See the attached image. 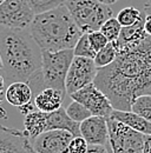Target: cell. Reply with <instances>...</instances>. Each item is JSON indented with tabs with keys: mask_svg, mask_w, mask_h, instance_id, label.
Returning a JSON list of instances; mask_svg holds the SVG:
<instances>
[{
	"mask_svg": "<svg viewBox=\"0 0 151 153\" xmlns=\"http://www.w3.org/2000/svg\"><path fill=\"white\" fill-rule=\"evenodd\" d=\"M93 82L109 97L114 110L131 111L136 98L151 94V36L118 51L112 64L98 68Z\"/></svg>",
	"mask_w": 151,
	"mask_h": 153,
	"instance_id": "6da1fadb",
	"label": "cell"
},
{
	"mask_svg": "<svg viewBox=\"0 0 151 153\" xmlns=\"http://www.w3.org/2000/svg\"><path fill=\"white\" fill-rule=\"evenodd\" d=\"M0 54L5 81H28L41 68L43 51L28 28H4L0 32Z\"/></svg>",
	"mask_w": 151,
	"mask_h": 153,
	"instance_id": "7a4b0ae2",
	"label": "cell"
},
{
	"mask_svg": "<svg viewBox=\"0 0 151 153\" xmlns=\"http://www.w3.org/2000/svg\"><path fill=\"white\" fill-rule=\"evenodd\" d=\"M28 30L41 51L51 52L75 48L84 34L66 5L36 14Z\"/></svg>",
	"mask_w": 151,
	"mask_h": 153,
	"instance_id": "3957f363",
	"label": "cell"
},
{
	"mask_svg": "<svg viewBox=\"0 0 151 153\" xmlns=\"http://www.w3.org/2000/svg\"><path fill=\"white\" fill-rule=\"evenodd\" d=\"M24 127L26 134L32 140L51 130H66L73 135H80V124L72 120L63 107L53 112L32 111L25 115Z\"/></svg>",
	"mask_w": 151,
	"mask_h": 153,
	"instance_id": "277c9868",
	"label": "cell"
},
{
	"mask_svg": "<svg viewBox=\"0 0 151 153\" xmlns=\"http://www.w3.org/2000/svg\"><path fill=\"white\" fill-rule=\"evenodd\" d=\"M65 5L83 33L99 31L102 25L113 16L109 5L98 0H66Z\"/></svg>",
	"mask_w": 151,
	"mask_h": 153,
	"instance_id": "5b68a950",
	"label": "cell"
},
{
	"mask_svg": "<svg viewBox=\"0 0 151 153\" xmlns=\"http://www.w3.org/2000/svg\"><path fill=\"white\" fill-rule=\"evenodd\" d=\"M73 58V48L56 52L43 51V62L40 72L44 86L53 87L66 93L65 81Z\"/></svg>",
	"mask_w": 151,
	"mask_h": 153,
	"instance_id": "8992f818",
	"label": "cell"
},
{
	"mask_svg": "<svg viewBox=\"0 0 151 153\" xmlns=\"http://www.w3.org/2000/svg\"><path fill=\"white\" fill-rule=\"evenodd\" d=\"M109 145L112 153H143L144 134L132 130L125 124L108 118Z\"/></svg>",
	"mask_w": 151,
	"mask_h": 153,
	"instance_id": "52a82bcc",
	"label": "cell"
},
{
	"mask_svg": "<svg viewBox=\"0 0 151 153\" xmlns=\"http://www.w3.org/2000/svg\"><path fill=\"white\" fill-rule=\"evenodd\" d=\"M34 17L30 0H5L0 5V25L4 28H28Z\"/></svg>",
	"mask_w": 151,
	"mask_h": 153,
	"instance_id": "ba28073f",
	"label": "cell"
},
{
	"mask_svg": "<svg viewBox=\"0 0 151 153\" xmlns=\"http://www.w3.org/2000/svg\"><path fill=\"white\" fill-rule=\"evenodd\" d=\"M97 72L98 67L96 66L93 59L75 56L66 76V94L71 96L78 90L87 86L89 84H92L96 79Z\"/></svg>",
	"mask_w": 151,
	"mask_h": 153,
	"instance_id": "9c48e42d",
	"label": "cell"
},
{
	"mask_svg": "<svg viewBox=\"0 0 151 153\" xmlns=\"http://www.w3.org/2000/svg\"><path fill=\"white\" fill-rule=\"evenodd\" d=\"M70 98L87 107V110L92 113V115L110 118L114 110L109 97L100 88H98L94 85V82L78 90L77 92L72 93Z\"/></svg>",
	"mask_w": 151,
	"mask_h": 153,
	"instance_id": "30bf717a",
	"label": "cell"
},
{
	"mask_svg": "<svg viewBox=\"0 0 151 153\" xmlns=\"http://www.w3.org/2000/svg\"><path fill=\"white\" fill-rule=\"evenodd\" d=\"M75 135L66 130H51L32 140L36 153H70L69 145Z\"/></svg>",
	"mask_w": 151,
	"mask_h": 153,
	"instance_id": "8fae6325",
	"label": "cell"
},
{
	"mask_svg": "<svg viewBox=\"0 0 151 153\" xmlns=\"http://www.w3.org/2000/svg\"><path fill=\"white\" fill-rule=\"evenodd\" d=\"M0 153H36L32 141L25 133L16 128L0 125Z\"/></svg>",
	"mask_w": 151,
	"mask_h": 153,
	"instance_id": "7c38bea8",
	"label": "cell"
},
{
	"mask_svg": "<svg viewBox=\"0 0 151 153\" xmlns=\"http://www.w3.org/2000/svg\"><path fill=\"white\" fill-rule=\"evenodd\" d=\"M80 135L87 141L89 145H102L109 144V127L108 118L91 115L83 123H80Z\"/></svg>",
	"mask_w": 151,
	"mask_h": 153,
	"instance_id": "4fadbf2b",
	"label": "cell"
},
{
	"mask_svg": "<svg viewBox=\"0 0 151 153\" xmlns=\"http://www.w3.org/2000/svg\"><path fill=\"white\" fill-rule=\"evenodd\" d=\"M144 19H145V17L132 26H126V27L122 28L119 38L116 41H113V45L116 46L117 51L136 46L148 37V34L144 30Z\"/></svg>",
	"mask_w": 151,
	"mask_h": 153,
	"instance_id": "5bb4252c",
	"label": "cell"
},
{
	"mask_svg": "<svg viewBox=\"0 0 151 153\" xmlns=\"http://www.w3.org/2000/svg\"><path fill=\"white\" fill-rule=\"evenodd\" d=\"M65 92L53 87H45L34 96V105L37 110L43 112H53L61 107Z\"/></svg>",
	"mask_w": 151,
	"mask_h": 153,
	"instance_id": "9a60e30c",
	"label": "cell"
},
{
	"mask_svg": "<svg viewBox=\"0 0 151 153\" xmlns=\"http://www.w3.org/2000/svg\"><path fill=\"white\" fill-rule=\"evenodd\" d=\"M5 98L6 101L14 106V107H21L31 101H33L34 94L26 81H14L8 85V87L5 91Z\"/></svg>",
	"mask_w": 151,
	"mask_h": 153,
	"instance_id": "2e32d148",
	"label": "cell"
},
{
	"mask_svg": "<svg viewBox=\"0 0 151 153\" xmlns=\"http://www.w3.org/2000/svg\"><path fill=\"white\" fill-rule=\"evenodd\" d=\"M110 118L116 119L126 126L131 127L132 130L141 132L144 135L151 134V123L149 120L144 119L143 117L135 113L133 111H120V110H113L112 114Z\"/></svg>",
	"mask_w": 151,
	"mask_h": 153,
	"instance_id": "e0dca14e",
	"label": "cell"
},
{
	"mask_svg": "<svg viewBox=\"0 0 151 153\" xmlns=\"http://www.w3.org/2000/svg\"><path fill=\"white\" fill-rule=\"evenodd\" d=\"M117 54H118V51H117L116 46L113 45V42H109L105 47H103L102 50H99L96 53V56L93 58L94 64L98 68L109 66L110 64H112L116 60Z\"/></svg>",
	"mask_w": 151,
	"mask_h": 153,
	"instance_id": "ac0fdd59",
	"label": "cell"
},
{
	"mask_svg": "<svg viewBox=\"0 0 151 153\" xmlns=\"http://www.w3.org/2000/svg\"><path fill=\"white\" fill-rule=\"evenodd\" d=\"M116 18L123 27H126V26H132L137 24L139 20L144 18V16L141 13L138 8L130 6V7H124L123 10H120Z\"/></svg>",
	"mask_w": 151,
	"mask_h": 153,
	"instance_id": "d6986e66",
	"label": "cell"
},
{
	"mask_svg": "<svg viewBox=\"0 0 151 153\" xmlns=\"http://www.w3.org/2000/svg\"><path fill=\"white\" fill-rule=\"evenodd\" d=\"M131 111L151 123V94H143L135 99Z\"/></svg>",
	"mask_w": 151,
	"mask_h": 153,
	"instance_id": "ffe728a7",
	"label": "cell"
},
{
	"mask_svg": "<svg viewBox=\"0 0 151 153\" xmlns=\"http://www.w3.org/2000/svg\"><path fill=\"white\" fill-rule=\"evenodd\" d=\"M65 110H66L67 115L72 120H75V121L79 123V124L83 123L84 120H86L87 118H90L92 115V113L87 110V107H85L83 104H80V102H78L76 100H73L72 102H70Z\"/></svg>",
	"mask_w": 151,
	"mask_h": 153,
	"instance_id": "44dd1931",
	"label": "cell"
},
{
	"mask_svg": "<svg viewBox=\"0 0 151 153\" xmlns=\"http://www.w3.org/2000/svg\"><path fill=\"white\" fill-rule=\"evenodd\" d=\"M123 26L119 24V21L117 20V18H110L109 20H106L102 27H100V32L108 38V40L110 42L116 41L117 39L119 38L120 31H122Z\"/></svg>",
	"mask_w": 151,
	"mask_h": 153,
	"instance_id": "7402d4cb",
	"label": "cell"
},
{
	"mask_svg": "<svg viewBox=\"0 0 151 153\" xmlns=\"http://www.w3.org/2000/svg\"><path fill=\"white\" fill-rule=\"evenodd\" d=\"M73 52H75V56H78V57H86L91 58V59L94 58L97 52L93 50V47H92V45L89 40V34L87 33H84L80 37L78 42L76 44Z\"/></svg>",
	"mask_w": 151,
	"mask_h": 153,
	"instance_id": "603a6c76",
	"label": "cell"
},
{
	"mask_svg": "<svg viewBox=\"0 0 151 153\" xmlns=\"http://www.w3.org/2000/svg\"><path fill=\"white\" fill-rule=\"evenodd\" d=\"M65 2L66 0H30V4L36 14L55 10L59 6L65 5Z\"/></svg>",
	"mask_w": 151,
	"mask_h": 153,
	"instance_id": "cb8c5ba5",
	"label": "cell"
},
{
	"mask_svg": "<svg viewBox=\"0 0 151 153\" xmlns=\"http://www.w3.org/2000/svg\"><path fill=\"white\" fill-rule=\"evenodd\" d=\"M89 34V40L93 47V50L96 52H98L99 50H102L103 47H105L110 41L108 40V38L99 31H93L91 33H87Z\"/></svg>",
	"mask_w": 151,
	"mask_h": 153,
	"instance_id": "d4e9b609",
	"label": "cell"
},
{
	"mask_svg": "<svg viewBox=\"0 0 151 153\" xmlns=\"http://www.w3.org/2000/svg\"><path fill=\"white\" fill-rule=\"evenodd\" d=\"M87 150H89V144L81 135H75L69 145L70 153H86Z\"/></svg>",
	"mask_w": 151,
	"mask_h": 153,
	"instance_id": "484cf974",
	"label": "cell"
},
{
	"mask_svg": "<svg viewBox=\"0 0 151 153\" xmlns=\"http://www.w3.org/2000/svg\"><path fill=\"white\" fill-rule=\"evenodd\" d=\"M86 153H108L106 146L102 145H89V150Z\"/></svg>",
	"mask_w": 151,
	"mask_h": 153,
	"instance_id": "4316f807",
	"label": "cell"
},
{
	"mask_svg": "<svg viewBox=\"0 0 151 153\" xmlns=\"http://www.w3.org/2000/svg\"><path fill=\"white\" fill-rule=\"evenodd\" d=\"M143 153H151V134L144 135V147Z\"/></svg>",
	"mask_w": 151,
	"mask_h": 153,
	"instance_id": "83f0119b",
	"label": "cell"
},
{
	"mask_svg": "<svg viewBox=\"0 0 151 153\" xmlns=\"http://www.w3.org/2000/svg\"><path fill=\"white\" fill-rule=\"evenodd\" d=\"M144 30L147 32L148 36H151V17L149 16H145V19H144Z\"/></svg>",
	"mask_w": 151,
	"mask_h": 153,
	"instance_id": "f1b7e54d",
	"label": "cell"
},
{
	"mask_svg": "<svg viewBox=\"0 0 151 153\" xmlns=\"http://www.w3.org/2000/svg\"><path fill=\"white\" fill-rule=\"evenodd\" d=\"M143 12L144 16H149L151 17V0H145L143 4Z\"/></svg>",
	"mask_w": 151,
	"mask_h": 153,
	"instance_id": "f546056e",
	"label": "cell"
},
{
	"mask_svg": "<svg viewBox=\"0 0 151 153\" xmlns=\"http://www.w3.org/2000/svg\"><path fill=\"white\" fill-rule=\"evenodd\" d=\"M4 90H5V78H4V76L0 73V97H1V94H2Z\"/></svg>",
	"mask_w": 151,
	"mask_h": 153,
	"instance_id": "4dcf8cb0",
	"label": "cell"
},
{
	"mask_svg": "<svg viewBox=\"0 0 151 153\" xmlns=\"http://www.w3.org/2000/svg\"><path fill=\"white\" fill-rule=\"evenodd\" d=\"M98 1H100L102 4H105V5H112L114 2H117L118 0H98Z\"/></svg>",
	"mask_w": 151,
	"mask_h": 153,
	"instance_id": "1f68e13d",
	"label": "cell"
},
{
	"mask_svg": "<svg viewBox=\"0 0 151 153\" xmlns=\"http://www.w3.org/2000/svg\"><path fill=\"white\" fill-rule=\"evenodd\" d=\"M7 115H6V113H5V110L0 106V125H1V119H4V118H6Z\"/></svg>",
	"mask_w": 151,
	"mask_h": 153,
	"instance_id": "d6a6232c",
	"label": "cell"
},
{
	"mask_svg": "<svg viewBox=\"0 0 151 153\" xmlns=\"http://www.w3.org/2000/svg\"><path fill=\"white\" fill-rule=\"evenodd\" d=\"M2 67H4V64H2V59H1V54H0V71L2 70Z\"/></svg>",
	"mask_w": 151,
	"mask_h": 153,
	"instance_id": "836d02e7",
	"label": "cell"
},
{
	"mask_svg": "<svg viewBox=\"0 0 151 153\" xmlns=\"http://www.w3.org/2000/svg\"><path fill=\"white\" fill-rule=\"evenodd\" d=\"M4 1H5V0H0V5H1V4L4 2Z\"/></svg>",
	"mask_w": 151,
	"mask_h": 153,
	"instance_id": "e575fe53",
	"label": "cell"
}]
</instances>
